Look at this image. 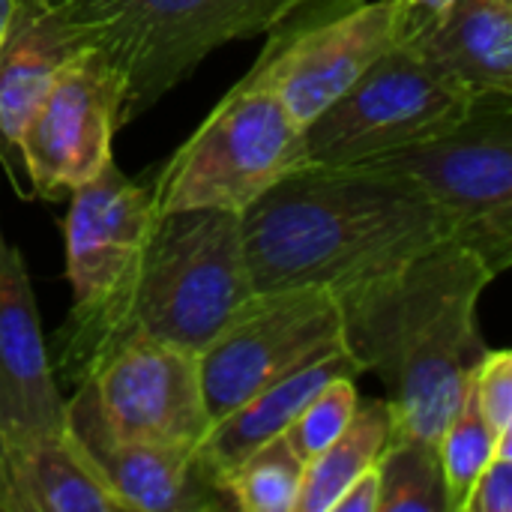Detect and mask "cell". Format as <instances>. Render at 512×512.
Returning <instances> with one entry per match:
<instances>
[{
    "mask_svg": "<svg viewBox=\"0 0 512 512\" xmlns=\"http://www.w3.org/2000/svg\"><path fill=\"white\" fill-rule=\"evenodd\" d=\"M240 225L255 294L321 288L336 297L456 237L417 183L360 165H306L249 204Z\"/></svg>",
    "mask_w": 512,
    "mask_h": 512,
    "instance_id": "obj_1",
    "label": "cell"
},
{
    "mask_svg": "<svg viewBox=\"0 0 512 512\" xmlns=\"http://www.w3.org/2000/svg\"><path fill=\"white\" fill-rule=\"evenodd\" d=\"M498 273L456 237L336 294L342 342L378 375L399 435L438 441L486 357L480 297Z\"/></svg>",
    "mask_w": 512,
    "mask_h": 512,
    "instance_id": "obj_2",
    "label": "cell"
},
{
    "mask_svg": "<svg viewBox=\"0 0 512 512\" xmlns=\"http://www.w3.org/2000/svg\"><path fill=\"white\" fill-rule=\"evenodd\" d=\"M255 297L240 213L189 207L159 213L108 303L60 330V375L81 384L117 345L165 342L201 354Z\"/></svg>",
    "mask_w": 512,
    "mask_h": 512,
    "instance_id": "obj_3",
    "label": "cell"
},
{
    "mask_svg": "<svg viewBox=\"0 0 512 512\" xmlns=\"http://www.w3.org/2000/svg\"><path fill=\"white\" fill-rule=\"evenodd\" d=\"M75 42L120 75V129L183 84L216 48L276 27L306 0H51Z\"/></svg>",
    "mask_w": 512,
    "mask_h": 512,
    "instance_id": "obj_4",
    "label": "cell"
},
{
    "mask_svg": "<svg viewBox=\"0 0 512 512\" xmlns=\"http://www.w3.org/2000/svg\"><path fill=\"white\" fill-rule=\"evenodd\" d=\"M306 165L303 126L282 99L267 87L237 81L168 156L150 201L156 216L189 207L243 213L270 186Z\"/></svg>",
    "mask_w": 512,
    "mask_h": 512,
    "instance_id": "obj_5",
    "label": "cell"
},
{
    "mask_svg": "<svg viewBox=\"0 0 512 512\" xmlns=\"http://www.w3.org/2000/svg\"><path fill=\"white\" fill-rule=\"evenodd\" d=\"M357 165L417 183L450 216L459 243L495 273L512 264V96H477L453 129Z\"/></svg>",
    "mask_w": 512,
    "mask_h": 512,
    "instance_id": "obj_6",
    "label": "cell"
},
{
    "mask_svg": "<svg viewBox=\"0 0 512 512\" xmlns=\"http://www.w3.org/2000/svg\"><path fill=\"white\" fill-rule=\"evenodd\" d=\"M477 96L414 42L390 45L303 126L309 165H357L462 123Z\"/></svg>",
    "mask_w": 512,
    "mask_h": 512,
    "instance_id": "obj_7",
    "label": "cell"
},
{
    "mask_svg": "<svg viewBox=\"0 0 512 512\" xmlns=\"http://www.w3.org/2000/svg\"><path fill=\"white\" fill-rule=\"evenodd\" d=\"M267 33L240 81L273 90L306 126L396 45L393 0H306Z\"/></svg>",
    "mask_w": 512,
    "mask_h": 512,
    "instance_id": "obj_8",
    "label": "cell"
},
{
    "mask_svg": "<svg viewBox=\"0 0 512 512\" xmlns=\"http://www.w3.org/2000/svg\"><path fill=\"white\" fill-rule=\"evenodd\" d=\"M342 342V315L330 291L288 288L255 294L198 354L210 420L228 417L312 354Z\"/></svg>",
    "mask_w": 512,
    "mask_h": 512,
    "instance_id": "obj_9",
    "label": "cell"
},
{
    "mask_svg": "<svg viewBox=\"0 0 512 512\" xmlns=\"http://www.w3.org/2000/svg\"><path fill=\"white\" fill-rule=\"evenodd\" d=\"M123 84L102 51L84 45L60 63L21 135L30 186L54 201L111 162Z\"/></svg>",
    "mask_w": 512,
    "mask_h": 512,
    "instance_id": "obj_10",
    "label": "cell"
},
{
    "mask_svg": "<svg viewBox=\"0 0 512 512\" xmlns=\"http://www.w3.org/2000/svg\"><path fill=\"white\" fill-rule=\"evenodd\" d=\"M75 387L87 393L99 423L117 438L201 447L213 426L198 354L165 342H123Z\"/></svg>",
    "mask_w": 512,
    "mask_h": 512,
    "instance_id": "obj_11",
    "label": "cell"
},
{
    "mask_svg": "<svg viewBox=\"0 0 512 512\" xmlns=\"http://www.w3.org/2000/svg\"><path fill=\"white\" fill-rule=\"evenodd\" d=\"M66 426L129 512L234 510L222 474L201 447L150 444L111 435L99 423L81 387H75V396L66 402Z\"/></svg>",
    "mask_w": 512,
    "mask_h": 512,
    "instance_id": "obj_12",
    "label": "cell"
},
{
    "mask_svg": "<svg viewBox=\"0 0 512 512\" xmlns=\"http://www.w3.org/2000/svg\"><path fill=\"white\" fill-rule=\"evenodd\" d=\"M66 213V279L75 306L69 318H84L114 297L138 261L156 222L150 192L132 183L114 159L87 183L69 189Z\"/></svg>",
    "mask_w": 512,
    "mask_h": 512,
    "instance_id": "obj_13",
    "label": "cell"
},
{
    "mask_svg": "<svg viewBox=\"0 0 512 512\" xmlns=\"http://www.w3.org/2000/svg\"><path fill=\"white\" fill-rule=\"evenodd\" d=\"M66 429L27 264L0 231V441L6 465Z\"/></svg>",
    "mask_w": 512,
    "mask_h": 512,
    "instance_id": "obj_14",
    "label": "cell"
},
{
    "mask_svg": "<svg viewBox=\"0 0 512 512\" xmlns=\"http://www.w3.org/2000/svg\"><path fill=\"white\" fill-rule=\"evenodd\" d=\"M81 45L51 0H15L0 39V165L15 192L33 201V186L21 156V135L42 102L54 72Z\"/></svg>",
    "mask_w": 512,
    "mask_h": 512,
    "instance_id": "obj_15",
    "label": "cell"
},
{
    "mask_svg": "<svg viewBox=\"0 0 512 512\" xmlns=\"http://www.w3.org/2000/svg\"><path fill=\"white\" fill-rule=\"evenodd\" d=\"M357 375H363V372H360L357 360L351 357V351L345 348V342L324 348V351L312 354L306 363H300L294 372L273 381L270 387L255 393L240 408H234L228 417L216 420L210 426L201 450L207 453V459L225 480V474L240 459H246L255 447L267 444L276 435H285L288 426L297 420V414L309 405V399L315 393H321L330 381L357 378Z\"/></svg>",
    "mask_w": 512,
    "mask_h": 512,
    "instance_id": "obj_16",
    "label": "cell"
},
{
    "mask_svg": "<svg viewBox=\"0 0 512 512\" xmlns=\"http://www.w3.org/2000/svg\"><path fill=\"white\" fill-rule=\"evenodd\" d=\"M414 45L471 96H512V0H453Z\"/></svg>",
    "mask_w": 512,
    "mask_h": 512,
    "instance_id": "obj_17",
    "label": "cell"
},
{
    "mask_svg": "<svg viewBox=\"0 0 512 512\" xmlns=\"http://www.w3.org/2000/svg\"><path fill=\"white\" fill-rule=\"evenodd\" d=\"M6 512H129L69 426L9 459Z\"/></svg>",
    "mask_w": 512,
    "mask_h": 512,
    "instance_id": "obj_18",
    "label": "cell"
},
{
    "mask_svg": "<svg viewBox=\"0 0 512 512\" xmlns=\"http://www.w3.org/2000/svg\"><path fill=\"white\" fill-rule=\"evenodd\" d=\"M393 429L396 420L387 399L357 402V411L339 438L306 465L297 512H333L336 498L351 486V480L375 468L393 438Z\"/></svg>",
    "mask_w": 512,
    "mask_h": 512,
    "instance_id": "obj_19",
    "label": "cell"
},
{
    "mask_svg": "<svg viewBox=\"0 0 512 512\" xmlns=\"http://www.w3.org/2000/svg\"><path fill=\"white\" fill-rule=\"evenodd\" d=\"M375 471L381 489L378 512H450L435 441L393 432Z\"/></svg>",
    "mask_w": 512,
    "mask_h": 512,
    "instance_id": "obj_20",
    "label": "cell"
},
{
    "mask_svg": "<svg viewBox=\"0 0 512 512\" xmlns=\"http://www.w3.org/2000/svg\"><path fill=\"white\" fill-rule=\"evenodd\" d=\"M303 477L306 462L285 435H276L225 474V489L234 501V510L297 512Z\"/></svg>",
    "mask_w": 512,
    "mask_h": 512,
    "instance_id": "obj_21",
    "label": "cell"
},
{
    "mask_svg": "<svg viewBox=\"0 0 512 512\" xmlns=\"http://www.w3.org/2000/svg\"><path fill=\"white\" fill-rule=\"evenodd\" d=\"M507 435V432H504ZM498 438L486 417L480 414L477 396H474V381L468 384L462 405L438 435V462L444 471V486H447V510L462 512L465 498L471 495V486L495 456Z\"/></svg>",
    "mask_w": 512,
    "mask_h": 512,
    "instance_id": "obj_22",
    "label": "cell"
},
{
    "mask_svg": "<svg viewBox=\"0 0 512 512\" xmlns=\"http://www.w3.org/2000/svg\"><path fill=\"white\" fill-rule=\"evenodd\" d=\"M357 378H336L321 393L309 399V405L297 414V420L288 426L285 438L297 450V456L309 465L318 453H324L339 432L348 426V420L357 411Z\"/></svg>",
    "mask_w": 512,
    "mask_h": 512,
    "instance_id": "obj_23",
    "label": "cell"
},
{
    "mask_svg": "<svg viewBox=\"0 0 512 512\" xmlns=\"http://www.w3.org/2000/svg\"><path fill=\"white\" fill-rule=\"evenodd\" d=\"M474 396L480 414L492 426L495 435L512 432V354L507 348L486 351L474 372Z\"/></svg>",
    "mask_w": 512,
    "mask_h": 512,
    "instance_id": "obj_24",
    "label": "cell"
},
{
    "mask_svg": "<svg viewBox=\"0 0 512 512\" xmlns=\"http://www.w3.org/2000/svg\"><path fill=\"white\" fill-rule=\"evenodd\" d=\"M462 512H512V432L498 438L495 456L471 486Z\"/></svg>",
    "mask_w": 512,
    "mask_h": 512,
    "instance_id": "obj_25",
    "label": "cell"
},
{
    "mask_svg": "<svg viewBox=\"0 0 512 512\" xmlns=\"http://www.w3.org/2000/svg\"><path fill=\"white\" fill-rule=\"evenodd\" d=\"M453 0H393L396 42H420L450 9Z\"/></svg>",
    "mask_w": 512,
    "mask_h": 512,
    "instance_id": "obj_26",
    "label": "cell"
},
{
    "mask_svg": "<svg viewBox=\"0 0 512 512\" xmlns=\"http://www.w3.org/2000/svg\"><path fill=\"white\" fill-rule=\"evenodd\" d=\"M378 498H381L378 471L369 468L357 480H351V486L336 498L333 512H378Z\"/></svg>",
    "mask_w": 512,
    "mask_h": 512,
    "instance_id": "obj_27",
    "label": "cell"
},
{
    "mask_svg": "<svg viewBox=\"0 0 512 512\" xmlns=\"http://www.w3.org/2000/svg\"><path fill=\"white\" fill-rule=\"evenodd\" d=\"M6 501H9V465H6V450L0 441V512H6Z\"/></svg>",
    "mask_w": 512,
    "mask_h": 512,
    "instance_id": "obj_28",
    "label": "cell"
},
{
    "mask_svg": "<svg viewBox=\"0 0 512 512\" xmlns=\"http://www.w3.org/2000/svg\"><path fill=\"white\" fill-rule=\"evenodd\" d=\"M12 9H15V0H0V39L6 33V24L12 18Z\"/></svg>",
    "mask_w": 512,
    "mask_h": 512,
    "instance_id": "obj_29",
    "label": "cell"
}]
</instances>
